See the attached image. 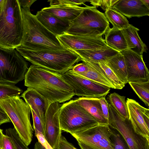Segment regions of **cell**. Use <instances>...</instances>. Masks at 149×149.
<instances>
[{
    "label": "cell",
    "mask_w": 149,
    "mask_h": 149,
    "mask_svg": "<svg viewBox=\"0 0 149 149\" xmlns=\"http://www.w3.org/2000/svg\"><path fill=\"white\" fill-rule=\"evenodd\" d=\"M0 105L13 123L20 138L28 146L32 141L33 131L30 120V107L19 96L0 100Z\"/></svg>",
    "instance_id": "cell-5"
},
{
    "label": "cell",
    "mask_w": 149,
    "mask_h": 149,
    "mask_svg": "<svg viewBox=\"0 0 149 149\" xmlns=\"http://www.w3.org/2000/svg\"><path fill=\"white\" fill-rule=\"evenodd\" d=\"M75 100L99 122L108 124L103 116L99 98L79 97Z\"/></svg>",
    "instance_id": "cell-24"
},
{
    "label": "cell",
    "mask_w": 149,
    "mask_h": 149,
    "mask_svg": "<svg viewBox=\"0 0 149 149\" xmlns=\"http://www.w3.org/2000/svg\"><path fill=\"white\" fill-rule=\"evenodd\" d=\"M82 61L84 62L88 66V70L84 72H74L86 79L110 88L115 89L112 83L100 69L98 63Z\"/></svg>",
    "instance_id": "cell-23"
},
{
    "label": "cell",
    "mask_w": 149,
    "mask_h": 149,
    "mask_svg": "<svg viewBox=\"0 0 149 149\" xmlns=\"http://www.w3.org/2000/svg\"><path fill=\"white\" fill-rule=\"evenodd\" d=\"M74 51L80 57L82 61L95 63H104L120 53L109 47L95 50H82Z\"/></svg>",
    "instance_id": "cell-20"
},
{
    "label": "cell",
    "mask_w": 149,
    "mask_h": 149,
    "mask_svg": "<svg viewBox=\"0 0 149 149\" xmlns=\"http://www.w3.org/2000/svg\"><path fill=\"white\" fill-rule=\"evenodd\" d=\"M74 72L76 73L84 72L88 71L89 67L84 62L74 65L71 69Z\"/></svg>",
    "instance_id": "cell-39"
},
{
    "label": "cell",
    "mask_w": 149,
    "mask_h": 149,
    "mask_svg": "<svg viewBox=\"0 0 149 149\" xmlns=\"http://www.w3.org/2000/svg\"><path fill=\"white\" fill-rule=\"evenodd\" d=\"M10 122L8 116L0 105V125L3 123Z\"/></svg>",
    "instance_id": "cell-41"
},
{
    "label": "cell",
    "mask_w": 149,
    "mask_h": 149,
    "mask_svg": "<svg viewBox=\"0 0 149 149\" xmlns=\"http://www.w3.org/2000/svg\"><path fill=\"white\" fill-rule=\"evenodd\" d=\"M104 41L108 47L121 52L128 49L127 44L121 30L114 27L106 31Z\"/></svg>",
    "instance_id": "cell-22"
},
{
    "label": "cell",
    "mask_w": 149,
    "mask_h": 149,
    "mask_svg": "<svg viewBox=\"0 0 149 149\" xmlns=\"http://www.w3.org/2000/svg\"><path fill=\"white\" fill-rule=\"evenodd\" d=\"M104 63L114 72L125 85L128 83L126 65L124 56L121 52Z\"/></svg>",
    "instance_id": "cell-25"
},
{
    "label": "cell",
    "mask_w": 149,
    "mask_h": 149,
    "mask_svg": "<svg viewBox=\"0 0 149 149\" xmlns=\"http://www.w3.org/2000/svg\"><path fill=\"white\" fill-rule=\"evenodd\" d=\"M34 149H46L38 141L35 144Z\"/></svg>",
    "instance_id": "cell-43"
},
{
    "label": "cell",
    "mask_w": 149,
    "mask_h": 149,
    "mask_svg": "<svg viewBox=\"0 0 149 149\" xmlns=\"http://www.w3.org/2000/svg\"><path fill=\"white\" fill-rule=\"evenodd\" d=\"M110 139L113 149H130L127 143L119 133L114 132L110 136Z\"/></svg>",
    "instance_id": "cell-31"
},
{
    "label": "cell",
    "mask_w": 149,
    "mask_h": 149,
    "mask_svg": "<svg viewBox=\"0 0 149 149\" xmlns=\"http://www.w3.org/2000/svg\"><path fill=\"white\" fill-rule=\"evenodd\" d=\"M104 14L93 6L86 5L79 16L71 22L67 31L68 34L91 37H100L110 28Z\"/></svg>",
    "instance_id": "cell-6"
},
{
    "label": "cell",
    "mask_w": 149,
    "mask_h": 149,
    "mask_svg": "<svg viewBox=\"0 0 149 149\" xmlns=\"http://www.w3.org/2000/svg\"><path fill=\"white\" fill-rule=\"evenodd\" d=\"M36 1V0H18L21 7L29 8L31 5Z\"/></svg>",
    "instance_id": "cell-42"
},
{
    "label": "cell",
    "mask_w": 149,
    "mask_h": 149,
    "mask_svg": "<svg viewBox=\"0 0 149 149\" xmlns=\"http://www.w3.org/2000/svg\"><path fill=\"white\" fill-rule=\"evenodd\" d=\"M23 23L21 45L32 51H59L65 49L56 36L45 27L30 12L21 7Z\"/></svg>",
    "instance_id": "cell-2"
},
{
    "label": "cell",
    "mask_w": 149,
    "mask_h": 149,
    "mask_svg": "<svg viewBox=\"0 0 149 149\" xmlns=\"http://www.w3.org/2000/svg\"><path fill=\"white\" fill-rule=\"evenodd\" d=\"M126 40L128 49L139 54L146 52L147 47L139 36V29L130 24L127 29L121 30Z\"/></svg>",
    "instance_id": "cell-21"
},
{
    "label": "cell",
    "mask_w": 149,
    "mask_h": 149,
    "mask_svg": "<svg viewBox=\"0 0 149 149\" xmlns=\"http://www.w3.org/2000/svg\"><path fill=\"white\" fill-rule=\"evenodd\" d=\"M6 135L13 140L16 149H29L20 138L15 128H9L6 130Z\"/></svg>",
    "instance_id": "cell-32"
},
{
    "label": "cell",
    "mask_w": 149,
    "mask_h": 149,
    "mask_svg": "<svg viewBox=\"0 0 149 149\" xmlns=\"http://www.w3.org/2000/svg\"><path fill=\"white\" fill-rule=\"evenodd\" d=\"M113 132L108 124L97 122L69 133L77 142L92 149H97L101 140Z\"/></svg>",
    "instance_id": "cell-11"
},
{
    "label": "cell",
    "mask_w": 149,
    "mask_h": 149,
    "mask_svg": "<svg viewBox=\"0 0 149 149\" xmlns=\"http://www.w3.org/2000/svg\"><path fill=\"white\" fill-rule=\"evenodd\" d=\"M2 149H16L11 138L6 135L3 136Z\"/></svg>",
    "instance_id": "cell-38"
},
{
    "label": "cell",
    "mask_w": 149,
    "mask_h": 149,
    "mask_svg": "<svg viewBox=\"0 0 149 149\" xmlns=\"http://www.w3.org/2000/svg\"><path fill=\"white\" fill-rule=\"evenodd\" d=\"M97 63L104 75L114 86L115 89H121L124 87L125 84L121 81L107 65L103 62Z\"/></svg>",
    "instance_id": "cell-29"
},
{
    "label": "cell",
    "mask_w": 149,
    "mask_h": 149,
    "mask_svg": "<svg viewBox=\"0 0 149 149\" xmlns=\"http://www.w3.org/2000/svg\"><path fill=\"white\" fill-rule=\"evenodd\" d=\"M131 87L140 100L149 106V81L144 82H129Z\"/></svg>",
    "instance_id": "cell-28"
},
{
    "label": "cell",
    "mask_w": 149,
    "mask_h": 149,
    "mask_svg": "<svg viewBox=\"0 0 149 149\" xmlns=\"http://www.w3.org/2000/svg\"><path fill=\"white\" fill-rule=\"evenodd\" d=\"M57 37L65 49L73 51L95 50L109 47L102 36L91 37L65 33Z\"/></svg>",
    "instance_id": "cell-12"
},
{
    "label": "cell",
    "mask_w": 149,
    "mask_h": 149,
    "mask_svg": "<svg viewBox=\"0 0 149 149\" xmlns=\"http://www.w3.org/2000/svg\"><path fill=\"white\" fill-rule=\"evenodd\" d=\"M129 119L135 132L149 141V128L145 118L149 116V110L142 107L135 100L127 98L126 100Z\"/></svg>",
    "instance_id": "cell-15"
},
{
    "label": "cell",
    "mask_w": 149,
    "mask_h": 149,
    "mask_svg": "<svg viewBox=\"0 0 149 149\" xmlns=\"http://www.w3.org/2000/svg\"><path fill=\"white\" fill-rule=\"evenodd\" d=\"M21 97L24 100L45 126V116L51 103L34 89L27 88Z\"/></svg>",
    "instance_id": "cell-16"
},
{
    "label": "cell",
    "mask_w": 149,
    "mask_h": 149,
    "mask_svg": "<svg viewBox=\"0 0 149 149\" xmlns=\"http://www.w3.org/2000/svg\"><path fill=\"white\" fill-rule=\"evenodd\" d=\"M84 7L60 5L45 7L41 10L59 18L72 22L79 16Z\"/></svg>",
    "instance_id": "cell-19"
},
{
    "label": "cell",
    "mask_w": 149,
    "mask_h": 149,
    "mask_svg": "<svg viewBox=\"0 0 149 149\" xmlns=\"http://www.w3.org/2000/svg\"><path fill=\"white\" fill-rule=\"evenodd\" d=\"M126 97L113 93L108 96L109 104L123 118L129 119V116Z\"/></svg>",
    "instance_id": "cell-27"
},
{
    "label": "cell",
    "mask_w": 149,
    "mask_h": 149,
    "mask_svg": "<svg viewBox=\"0 0 149 149\" xmlns=\"http://www.w3.org/2000/svg\"><path fill=\"white\" fill-rule=\"evenodd\" d=\"M38 20L47 30L58 36L67 33L71 25V22L61 19L42 10L35 15Z\"/></svg>",
    "instance_id": "cell-18"
},
{
    "label": "cell",
    "mask_w": 149,
    "mask_h": 149,
    "mask_svg": "<svg viewBox=\"0 0 149 149\" xmlns=\"http://www.w3.org/2000/svg\"><path fill=\"white\" fill-rule=\"evenodd\" d=\"M16 50L33 65L62 75L81 61L74 51L65 49L59 51H32L21 45Z\"/></svg>",
    "instance_id": "cell-3"
},
{
    "label": "cell",
    "mask_w": 149,
    "mask_h": 149,
    "mask_svg": "<svg viewBox=\"0 0 149 149\" xmlns=\"http://www.w3.org/2000/svg\"><path fill=\"white\" fill-rule=\"evenodd\" d=\"M108 106L109 125L121 134L130 149H149V141L135 132L130 119L122 117L109 103Z\"/></svg>",
    "instance_id": "cell-9"
},
{
    "label": "cell",
    "mask_w": 149,
    "mask_h": 149,
    "mask_svg": "<svg viewBox=\"0 0 149 149\" xmlns=\"http://www.w3.org/2000/svg\"><path fill=\"white\" fill-rule=\"evenodd\" d=\"M33 118V127L35 132V136L38 134H44L45 126L42 123L40 120L35 113L31 109Z\"/></svg>",
    "instance_id": "cell-34"
},
{
    "label": "cell",
    "mask_w": 149,
    "mask_h": 149,
    "mask_svg": "<svg viewBox=\"0 0 149 149\" xmlns=\"http://www.w3.org/2000/svg\"><path fill=\"white\" fill-rule=\"evenodd\" d=\"M105 97L103 96L100 98L102 111L104 118L107 121L109 118V109L108 103L105 99Z\"/></svg>",
    "instance_id": "cell-37"
},
{
    "label": "cell",
    "mask_w": 149,
    "mask_h": 149,
    "mask_svg": "<svg viewBox=\"0 0 149 149\" xmlns=\"http://www.w3.org/2000/svg\"><path fill=\"white\" fill-rule=\"evenodd\" d=\"M36 136L37 138L38 141L46 149H53L45 139L42 134H37Z\"/></svg>",
    "instance_id": "cell-40"
},
{
    "label": "cell",
    "mask_w": 149,
    "mask_h": 149,
    "mask_svg": "<svg viewBox=\"0 0 149 149\" xmlns=\"http://www.w3.org/2000/svg\"><path fill=\"white\" fill-rule=\"evenodd\" d=\"M104 14L113 27L118 30L127 29L130 25L126 17L112 7L108 9Z\"/></svg>",
    "instance_id": "cell-26"
},
{
    "label": "cell",
    "mask_w": 149,
    "mask_h": 149,
    "mask_svg": "<svg viewBox=\"0 0 149 149\" xmlns=\"http://www.w3.org/2000/svg\"><path fill=\"white\" fill-rule=\"evenodd\" d=\"M143 3L149 8V0H141Z\"/></svg>",
    "instance_id": "cell-46"
},
{
    "label": "cell",
    "mask_w": 149,
    "mask_h": 149,
    "mask_svg": "<svg viewBox=\"0 0 149 149\" xmlns=\"http://www.w3.org/2000/svg\"><path fill=\"white\" fill-rule=\"evenodd\" d=\"M56 149H77L72 143L69 142L62 135L59 144Z\"/></svg>",
    "instance_id": "cell-36"
},
{
    "label": "cell",
    "mask_w": 149,
    "mask_h": 149,
    "mask_svg": "<svg viewBox=\"0 0 149 149\" xmlns=\"http://www.w3.org/2000/svg\"><path fill=\"white\" fill-rule=\"evenodd\" d=\"M5 0H0V10L2 8L4 2Z\"/></svg>",
    "instance_id": "cell-47"
},
{
    "label": "cell",
    "mask_w": 149,
    "mask_h": 149,
    "mask_svg": "<svg viewBox=\"0 0 149 149\" xmlns=\"http://www.w3.org/2000/svg\"><path fill=\"white\" fill-rule=\"evenodd\" d=\"M28 69L24 58L15 49L0 46V82L15 84L24 79Z\"/></svg>",
    "instance_id": "cell-7"
},
{
    "label": "cell",
    "mask_w": 149,
    "mask_h": 149,
    "mask_svg": "<svg viewBox=\"0 0 149 149\" xmlns=\"http://www.w3.org/2000/svg\"><path fill=\"white\" fill-rule=\"evenodd\" d=\"M77 142L78 144L81 149H92L83 143H82L79 142Z\"/></svg>",
    "instance_id": "cell-44"
},
{
    "label": "cell",
    "mask_w": 149,
    "mask_h": 149,
    "mask_svg": "<svg viewBox=\"0 0 149 149\" xmlns=\"http://www.w3.org/2000/svg\"><path fill=\"white\" fill-rule=\"evenodd\" d=\"M23 91L14 85L0 82V100L8 97L19 96Z\"/></svg>",
    "instance_id": "cell-30"
},
{
    "label": "cell",
    "mask_w": 149,
    "mask_h": 149,
    "mask_svg": "<svg viewBox=\"0 0 149 149\" xmlns=\"http://www.w3.org/2000/svg\"><path fill=\"white\" fill-rule=\"evenodd\" d=\"M59 119L61 130L69 133L99 122L75 99L61 105Z\"/></svg>",
    "instance_id": "cell-8"
},
{
    "label": "cell",
    "mask_w": 149,
    "mask_h": 149,
    "mask_svg": "<svg viewBox=\"0 0 149 149\" xmlns=\"http://www.w3.org/2000/svg\"><path fill=\"white\" fill-rule=\"evenodd\" d=\"M3 135V130L0 129V149H2V139Z\"/></svg>",
    "instance_id": "cell-45"
},
{
    "label": "cell",
    "mask_w": 149,
    "mask_h": 149,
    "mask_svg": "<svg viewBox=\"0 0 149 149\" xmlns=\"http://www.w3.org/2000/svg\"><path fill=\"white\" fill-rule=\"evenodd\" d=\"M88 0H49L50 6L56 5H65L68 6H77L84 4L86 2L89 1Z\"/></svg>",
    "instance_id": "cell-33"
},
{
    "label": "cell",
    "mask_w": 149,
    "mask_h": 149,
    "mask_svg": "<svg viewBox=\"0 0 149 149\" xmlns=\"http://www.w3.org/2000/svg\"><path fill=\"white\" fill-rule=\"evenodd\" d=\"M121 53L126 65L128 82L149 81V72L143 60V55L138 54L128 49Z\"/></svg>",
    "instance_id": "cell-14"
},
{
    "label": "cell",
    "mask_w": 149,
    "mask_h": 149,
    "mask_svg": "<svg viewBox=\"0 0 149 149\" xmlns=\"http://www.w3.org/2000/svg\"><path fill=\"white\" fill-rule=\"evenodd\" d=\"M118 0H91L89 2L93 6H100L106 11L108 9L111 8Z\"/></svg>",
    "instance_id": "cell-35"
},
{
    "label": "cell",
    "mask_w": 149,
    "mask_h": 149,
    "mask_svg": "<svg viewBox=\"0 0 149 149\" xmlns=\"http://www.w3.org/2000/svg\"><path fill=\"white\" fill-rule=\"evenodd\" d=\"M24 84L36 90L51 103H63L75 95L72 88L61 74L33 65L28 68Z\"/></svg>",
    "instance_id": "cell-1"
},
{
    "label": "cell",
    "mask_w": 149,
    "mask_h": 149,
    "mask_svg": "<svg viewBox=\"0 0 149 149\" xmlns=\"http://www.w3.org/2000/svg\"><path fill=\"white\" fill-rule=\"evenodd\" d=\"M61 104L58 102L51 103L45 116L44 136L53 149L58 146L62 135L59 119V109Z\"/></svg>",
    "instance_id": "cell-13"
},
{
    "label": "cell",
    "mask_w": 149,
    "mask_h": 149,
    "mask_svg": "<svg viewBox=\"0 0 149 149\" xmlns=\"http://www.w3.org/2000/svg\"><path fill=\"white\" fill-rule=\"evenodd\" d=\"M72 88L75 95L87 98H99L106 96L110 88L83 77L70 69L61 75Z\"/></svg>",
    "instance_id": "cell-10"
},
{
    "label": "cell",
    "mask_w": 149,
    "mask_h": 149,
    "mask_svg": "<svg viewBox=\"0 0 149 149\" xmlns=\"http://www.w3.org/2000/svg\"><path fill=\"white\" fill-rule=\"evenodd\" d=\"M23 32L21 7L18 0H5L0 10V46L15 49L21 45Z\"/></svg>",
    "instance_id": "cell-4"
},
{
    "label": "cell",
    "mask_w": 149,
    "mask_h": 149,
    "mask_svg": "<svg viewBox=\"0 0 149 149\" xmlns=\"http://www.w3.org/2000/svg\"><path fill=\"white\" fill-rule=\"evenodd\" d=\"M112 8L129 18L149 15V8L141 0H118Z\"/></svg>",
    "instance_id": "cell-17"
}]
</instances>
